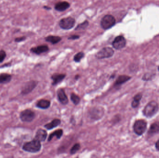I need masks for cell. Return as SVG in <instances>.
<instances>
[{"instance_id":"4","label":"cell","mask_w":159,"mask_h":158,"mask_svg":"<svg viewBox=\"0 0 159 158\" xmlns=\"http://www.w3.org/2000/svg\"><path fill=\"white\" fill-rule=\"evenodd\" d=\"M147 128V123L146 121L143 119L138 120L134 122L133 126L134 132L137 135H143L146 131Z\"/></svg>"},{"instance_id":"29","label":"cell","mask_w":159,"mask_h":158,"mask_svg":"<svg viewBox=\"0 0 159 158\" xmlns=\"http://www.w3.org/2000/svg\"><path fill=\"white\" fill-rule=\"evenodd\" d=\"M140 101H137V100H134L133 99V101H132L131 103V106L133 108H136L139 106L140 105Z\"/></svg>"},{"instance_id":"20","label":"cell","mask_w":159,"mask_h":158,"mask_svg":"<svg viewBox=\"0 0 159 158\" xmlns=\"http://www.w3.org/2000/svg\"><path fill=\"white\" fill-rule=\"evenodd\" d=\"M158 133H159V122H157L152 124L148 131V134L150 135H153Z\"/></svg>"},{"instance_id":"5","label":"cell","mask_w":159,"mask_h":158,"mask_svg":"<svg viewBox=\"0 0 159 158\" xmlns=\"http://www.w3.org/2000/svg\"><path fill=\"white\" fill-rule=\"evenodd\" d=\"M75 24V19L72 17L64 18L60 20L59 22V27L63 30L71 29L74 28Z\"/></svg>"},{"instance_id":"34","label":"cell","mask_w":159,"mask_h":158,"mask_svg":"<svg viewBox=\"0 0 159 158\" xmlns=\"http://www.w3.org/2000/svg\"><path fill=\"white\" fill-rule=\"evenodd\" d=\"M43 8L47 10H51V7H49V6H43Z\"/></svg>"},{"instance_id":"31","label":"cell","mask_w":159,"mask_h":158,"mask_svg":"<svg viewBox=\"0 0 159 158\" xmlns=\"http://www.w3.org/2000/svg\"><path fill=\"white\" fill-rule=\"evenodd\" d=\"M142 97H143V95H142V94L138 93L134 97L133 99L140 102V101L142 100Z\"/></svg>"},{"instance_id":"26","label":"cell","mask_w":159,"mask_h":158,"mask_svg":"<svg viewBox=\"0 0 159 158\" xmlns=\"http://www.w3.org/2000/svg\"><path fill=\"white\" fill-rule=\"evenodd\" d=\"M80 145L79 143H75L71 148L70 153L71 155H74L76 154L80 150Z\"/></svg>"},{"instance_id":"32","label":"cell","mask_w":159,"mask_h":158,"mask_svg":"<svg viewBox=\"0 0 159 158\" xmlns=\"http://www.w3.org/2000/svg\"><path fill=\"white\" fill-rule=\"evenodd\" d=\"M80 37V36L78 35H72L68 37V39L69 40H78L79 39Z\"/></svg>"},{"instance_id":"16","label":"cell","mask_w":159,"mask_h":158,"mask_svg":"<svg viewBox=\"0 0 159 158\" xmlns=\"http://www.w3.org/2000/svg\"><path fill=\"white\" fill-rule=\"evenodd\" d=\"M131 79V77L130 76L125 75H120L117 79L116 82L115 83V86H120L129 80Z\"/></svg>"},{"instance_id":"14","label":"cell","mask_w":159,"mask_h":158,"mask_svg":"<svg viewBox=\"0 0 159 158\" xmlns=\"http://www.w3.org/2000/svg\"><path fill=\"white\" fill-rule=\"evenodd\" d=\"M70 4L67 2H60L57 3L55 6V9L59 12H63L70 8Z\"/></svg>"},{"instance_id":"21","label":"cell","mask_w":159,"mask_h":158,"mask_svg":"<svg viewBox=\"0 0 159 158\" xmlns=\"http://www.w3.org/2000/svg\"><path fill=\"white\" fill-rule=\"evenodd\" d=\"M63 131L61 129H59V130H57L53 132L52 133L49 135V137L48 138V142H50L53 139V137H56L58 139H60L61 137H62L63 135Z\"/></svg>"},{"instance_id":"22","label":"cell","mask_w":159,"mask_h":158,"mask_svg":"<svg viewBox=\"0 0 159 158\" xmlns=\"http://www.w3.org/2000/svg\"><path fill=\"white\" fill-rule=\"evenodd\" d=\"M12 76L7 73H2L0 74V83L5 84L11 81Z\"/></svg>"},{"instance_id":"17","label":"cell","mask_w":159,"mask_h":158,"mask_svg":"<svg viewBox=\"0 0 159 158\" xmlns=\"http://www.w3.org/2000/svg\"><path fill=\"white\" fill-rule=\"evenodd\" d=\"M50 105H51V103L48 100H46V99H41L38 101L36 106L38 108L46 109L49 108Z\"/></svg>"},{"instance_id":"35","label":"cell","mask_w":159,"mask_h":158,"mask_svg":"<svg viewBox=\"0 0 159 158\" xmlns=\"http://www.w3.org/2000/svg\"><path fill=\"white\" fill-rule=\"evenodd\" d=\"M79 75H76V76H75V79H76V80L78 79H79Z\"/></svg>"},{"instance_id":"18","label":"cell","mask_w":159,"mask_h":158,"mask_svg":"<svg viewBox=\"0 0 159 158\" xmlns=\"http://www.w3.org/2000/svg\"><path fill=\"white\" fill-rule=\"evenodd\" d=\"M61 40L62 39L60 36H54V35H49L45 38L46 41L50 43L52 45H55L61 41Z\"/></svg>"},{"instance_id":"9","label":"cell","mask_w":159,"mask_h":158,"mask_svg":"<svg viewBox=\"0 0 159 158\" xmlns=\"http://www.w3.org/2000/svg\"><path fill=\"white\" fill-rule=\"evenodd\" d=\"M104 114V109L102 107L94 108L90 111L89 115L93 119L97 120L102 117Z\"/></svg>"},{"instance_id":"33","label":"cell","mask_w":159,"mask_h":158,"mask_svg":"<svg viewBox=\"0 0 159 158\" xmlns=\"http://www.w3.org/2000/svg\"><path fill=\"white\" fill-rule=\"evenodd\" d=\"M156 148L157 150L159 151V139L156 143Z\"/></svg>"},{"instance_id":"28","label":"cell","mask_w":159,"mask_h":158,"mask_svg":"<svg viewBox=\"0 0 159 158\" xmlns=\"http://www.w3.org/2000/svg\"><path fill=\"white\" fill-rule=\"evenodd\" d=\"M26 39H27V38L26 36H21V37H17V38H15L14 41L16 43H20L26 41Z\"/></svg>"},{"instance_id":"6","label":"cell","mask_w":159,"mask_h":158,"mask_svg":"<svg viewBox=\"0 0 159 158\" xmlns=\"http://www.w3.org/2000/svg\"><path fill=\"white\" fill-rule=\"evenodd\" d=\"M115 51L110 47H105L102 48L95 54V57L97 59H102L110 58L114 55Z\"/></svg>"},{"instance_id":"8","label":"cell","mask_w":159,"mask_h":158,"mask_svg":"<svg viewBox=\"0 0 159 158\" xmlns=\"http://www.w3.org/2000/svg\"><path fill=\"white\" fill-rule=\"evenodd\" d=\"M112 45L116 50H121L126 46V39L122 35L117 36L112 42Z\"/></svg>"},{"instance_id":"19","label":"cell","mask_w":159,"mask_h":158,"mask_svg":"<svg viewBox=\"0 0 159 158\" xmlns=\"http://www.w3.org/2000/svg\"><path fill=\"white\" fill-rule=\"evenodd\" d=\"M61 123V121L59 119H55L50 123H47L45 125L44 127L48 130H51L54 128L59 126Z\"/></svg>"},{"instance_id":"36","label":"cell","mask_w":159,"mask_h":158,"mask_svg":"<svg viewBox=\"0 0 159 158\" xmlns=\"http://www.w3.org/2000/svg\"><path fill=\"white\" fill-rule=\"evenodd\" d=\"M158 70H159V66H158Z\"/></svg>"},{"instance_id":"12","label":"cell","mask_w":159,"mask_h":158,"mask_svg":"<svg viewBox=\"0 0 159 158\" xmlns=\"http://www.w3.org/2000/svg\"><path fill=\"white\" fill-rule=\"evenodd\" d=\"M58 99L61 104L63 105H67L69 103L68 96L65 93L64 89L60 88L57 92Z\"/></svg>"},{"instance_id":"24","label":"cell","mask_w":159,"mask_h":158,"mask_svg":"<svg viewBox=\"0 0 159 158\" xmlns=\"http://www.w3.org/2000/svg\"><path fill=\"white\" fill-rule=\"evenodd\" d=\"M84 57H85V53L83 52H79L74 57V60L76 63H79Z\"/></svg>"},{"instance_id":"30","label":"cell","mask_w":159,"mask_h":158,"mask_svg":"<svg viewBox=\"0 0 159 158\" xmlns=\"http://www.w3.org/2000/svg\"><path fill=\"white\" fill-rule=\"evenodd\" d=\"M152 78V75H149L148 73L145 74L143 78V79L144 81H148L149 80L151 79Z\"/></svg>"},{"instance_id":"1","label":"cell","mask_w":159,"mask_h":158,"mask_svg":"<svg viewBox=\"0 0 159 158\" xmlns=\"http://www.w3.org/2000/svg\"><path fill=\"white\" fill-rule=\"evenodd\" d=\"M42 148L41 142L34 139L30 142L25 143L22 146V149L29 153H36L39 152Z\"/></svg>"},{"instance_id":"27","label":"cell","mask_w":159,"mask_h":158,"mask_svg":"<svg viewBox=\"0 0 159 158\" xmlns=\"http://www.w3.org/2000/svg\"><path fill=\"white\" fill-rule=\"evenodd\" d=\"M7 56L6 53L3 50H0V64L4 60Z\"/></svg>"},{"instance_id":"3","label":"cell","mask_w":159,"mask_h":158,"mask_svg":"<svg viewBox=\"0 0 159 158\" xmlns=\"http://www.w3.org/2000/svg\"><path fill=\"white\" fill-rule=\"evenodd\" d=\"M116 24V19L111 15H105L101 19V26L104 30L111 28Z\"/></svg>"},{"instance_id":"10","label":"cell","mask_w":159,"mask_h":158,"mask_svg":"<svg viewBox=\"0 0 159 158\" xmlns=\"http://www.w3.org/2000/svg\"><path fill=\"white\" fill-rule=\"evenodd\" d=\"M37 84H38V82L36 81H30L28 82L22 88L21 93L23 95L30 93L36 87Z\"/></svg>"},{"instance_id":"23","label":"cell","mask_w":159,"mask_h":158,"mask_svg":"<svg viewBox=\"0 0 159 158\" xmlns=\"http://www.w3.org/2000/svg\"><path fill=\"white\" fill-rule=\"evenodd\" d=\"M89 26V22L88 20H86L80 24H78L75 28V31L84 30L86 29Z\"/></svg>"},{"instance_id":"13","label":"cell","mask_w":159,"mask_h":158,"mask_svg":"<svg viewBox=\"0 0 159 158\" xmlns=\"http://www.w3.org/2000/svg\"><path fill=\"white\" fill-rule=\"evenodd\" d=\"M47 132L43 129H40L36 132L34 139L40 141V142H44L47 137Z\"/></svg>"},{"instance_id":"7","label":"cell","mask_w":159,"mask_h":158,"mask_svg":"<svg viewBox=\"0 0 159 158\" xmlns=\"http://www.w3.org/2000/svg\"><path fill=\"white\" fill-rule=\"evenodd\" d=\"M20 120L24 122H31L35 118V113L30 109H25L20 114Z\"/></svg>"},{"instance_id":"11","label":"cell","mask_w":159,"mask_h":158,"mask_svg":"<svg viewBox=\"0 0 159 158\" xmlns=\"http://www.w3.org/2000/svg\"><path fill=\"white\" fill-rule=\"evenodd\" d=\"M49 48L46 45H38L36 47H32L30 51L31 53L36 55H40L47 53L49 51Z\"/></svg>"},{"instance_id":"15","label":"cell","mask_w":159,"mask_h":158,"mask_svg":"<svg viewBox=\"0 0 159 158\" xmlns=\"http://www.w3.org/2000/svg\"><path fill=\"white\" fill-rule=\"evenodd\" d=\"M66 77V74H59V73H55L51 76V79L53 80L52 85H57L60 83Z\"/></svg>"},{"instance_id":"2","label":"cell","mask_w":159,"mask_h":158,"mask_svg":"<svg viewBox=\"0 0 159 158\" xmlns=\"http://www.w3.org/2000/svg\"><path fill=\"white\" fill-rule=\"evenodd\" d=\"M159 105L155 101H151L147 105L143 110L144 116L147 118H151L154 117L158 111Z\"/></svg>"},{"instance_id":"25","label":"cell","mask_w":159,"mask_h":158,"mask_svg":"<svg viewBox=\"0 0 159 158\" xmlns=\"http://www.w3.org/2000/svg\"><path fill=\"white\" fill-rule=\"evenodd\" d=\"M70 98L72 102L75 105H79L80 101V98L78 95L75 93H72L71 95Z\"/></svg>"}]
</instances>
